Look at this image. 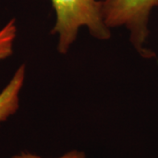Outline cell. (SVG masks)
Segmentation results:
<instances>
[{
	"label": "cell",
	"mask_w": 158,
	"mask_h": 158,
	"mask_svg": "<svg viewBox=\"0 0 158 158\" xmlns=\"http://www.w3.org/2000/svg\"><path fill=\"white\" fill-rule=\"evenodd\" d=\"M51 1L56 17L52 34H58L59 53L64 55L68 52L83 27L98 40H106L111 37L110 28L103 19L100 0Z\"/></svg>",
	"instance_id": "obj_1"
},
{
	"label": "cell",
	"mask_w": 158,
	"mask_h": 158,
	"mask_svg": "<svg viewBox=\"0 0 158 158\" xmlns=\"http://www.w3.org/2000/svg\"><path fill=\"white\" fill-rule=\"evenodd\" d=\"M11 158H44L38 155H35V154H32V153L29 152H20L19 154L17 155H14L13 156H11ZM56 158H86L85 156V152L83 151H80V150H77V149H74V150H70L68 151L65 154H63L62 156H59Z\"/></svg>",
	"instance_id": "obj_5"
},
{
	"label": "cell",
	"mask_w": 158,
	"mask_h": 158,
	"mask_svg": "<svg viewBox=\"0 0 158 158\" xmlns=\"http://www.w3.org/2000/svg\"><path fill=\"white\" fill-rule=\"evenodd\" d=\"M25 79L26 66L22 64L16 69L11 80L0 91V122L6 121L17 113Z\"/></svg>",
	"instance_id": "obj_3"
},
{
	"label": "cell",
	"mask_w": 158,
	"mask_h": 158,
	"mask_svg": "<svg viewBox=\"0 0 158 158\" xmlns=\"http://www.w3.org/2000/svg\"><path fill=\"white\" fill-rule=\"evenodd\" d=\"M17 33L15 19H10L0 29V62L6 60L13 54Z\"/></svg>",
	"instance_id": "obj_4"
},
{
	"label": "cell",
	"mask_w": 158,
	"mask_h": 158,
	"mask_svg": "<svg viewBox=\"0 0 158 158\" xmlns=\"http://www.w3.org/2000/svg\"><path fill=\"white\" fill-rule=\"evenodd\" d=\"M102 14L109 28L126 27L129 31L130 41L142 56H154L144 48L148 38V19L158 0H100Z\"/></svg>",
	"instance_id": "obj_2"
}]
</instances>
